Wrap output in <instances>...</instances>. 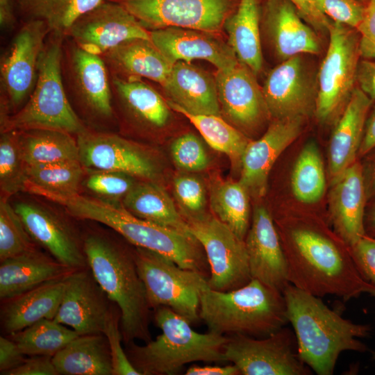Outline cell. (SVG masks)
<instances>
[{"label":"cell","instance_id":"6da1fadb","mask_svg":"<svg viewBox=\"0 0 375 375\" xmlns=\"http://www.w3.org/2000/svg\"><path fill=\"white\" fill-rule=\"evenodd\" d=\"M280 236L290 284L315 296L335 295L344 301L368 293L365 281L351 256L349 246L317 226L292 224Z\"/></svg>","mask_w":375,"mask_h":375},{"label":"cell","instance_id":"7a4b0ae2","mask_svg":"<svg viewBox=\"0 0 375 375\" xmlns=\"http://www.w3.org/2000/svg\"><path fill=\"white\" fill-rule=\"evenodd\" d=\"M288 322L293 327L301 360L318 375H331L342 352L368 350L359 339L372 331L368 324L344 319L319 297L292 284L283 291Z\"/></svg>","mask_w":375,"mask_h":375},{"label":"cell","instance_id":"3957f363","mask_svg":"<svg viewBox=\"0 0 375 375\" xmlns=\"http://www.w3.org/2000/svg\"><path fill=\"white\" fill-rule=\"evenodd\" d=\"M49 200L63 206L76 219L90 220L110 228L128 243L160 253L180 267L207 278L210 267L205 251L192 234L143 220L128 211L122 201H111L79 193Z\"/></svg>","mask_w":375,"mask_h":375},{"label":"cell","instance_id":"277c9868","mask_svg":"<svg viewBox=\"0 0 375 375\" xmlns=\"http://www.w3.org/2000/svg\"><path fill=\"white\" fill-rule=\"evenodd\" d=\"M83 248L96 281L121 311L123 342L126 345L135 340L150 341L152 309L133 249H129L108 235L96 231L83 236Z\"/></svg>","mask_w":375,"mask_h":375},{"label":"cell","instance_id":"5b68a950","mask_svg":"<svg viewBox=\"0 0 375 375\" xmlns=\"http://www.w3.org/2000/svg\"><path fill=\"white\" fill-rule=\"evenodd\" d=\"M199 317L210 332L258 338L270 335L288 322L283 293L255 278L227 292L204 288Z\"/></svg>","mask_w":375,"mask_h":375},{"label":"cell","instance_id":"8992f818","mask_svg":"<svg viewBox=\"0 0 375 375\" xmlns=\"http://www.w3.org/2000/svg\"><path fill=\"white\" fill-rule=\"evenodd\" d=\"M153 311L161 334L144 345L135 342L126 345L129 360L141 375H174L185 365L197 361L227 362V335L198 333L187 319L167 307Z\"/></svg>","mask_w":375,"mask_h":375},{"label":"cell","instance_id":"52a82bcc","mask_svg":"<svg viewBox=\"0 0 375 375\" xmlns=\"http://www.w3.org/2000/svg\"><path fill=\"white\" fill-rule=\"evenodd\" d=\"M64 38L62 35L49 33L40 58L33 90L20 110L0 119L1 132L47 128L78 135L88 128L73 109L63 86Z\"/></svg>","mask_w":375,"mask_h":375},{"label":"cell","instance_id":"ba28073f","mask_svg":"<svg viewBox=\"0 0 375 375\" xmlns=\"http://www.w3.org/2000/svg\"><path fill=\"white\" fill-rule=\"evenodd\" d=\"M61 76L69 103L84 123L107 124L113 119L110 73L101 56L65 37Z\"/></svg>","mask_w":375,"mask_h":375},{"label":"cell","instance_id":"9c48e42d","mask_svg":"<svg viewBox=\"0 0 375 375\" xmlns=\"http://www.w3.org/2000/svg\"><path fill=\"white\" fill-rule=\"evenodd\" d=\"M133 251L151 308H169L191 324L199 321L200 294L208 278L156 252L138 247Z\"/></svg>","mask_w":375,"mask_h":375},{"label":"cell","instance_id":"30bf717a","mask_svg":"<svg viewBox=\"0 0 375 375\" xmlns=\"http://www.w3.org/2000/svg\"><path fill=\"white\" fill-rule=\"evenodd\" d=\"M329 41L319 67L315 114L322 123L336 122L356 88L360 55L356 29L331 22Z\"/></svg>","mask_w":375,"mask_h":375},{"label":"cell","instance_id":"8fae6325","mask_svg":"<svg viewBox=\"0 0 375 375\" xmlns=\"http://www.w3.org/2000/svg\"><path fill=\"white\" fill-rule=\"evenodd\" d=\"M51 31L39 19L18 30L0 62V119L20 110L35 87L39 61Z\"/></svg>","mask_w":375,"mask_h":375},{"label":"cell","instance_id":"7c38bea8","mask_svg":"<svg viewBox=\"0 0 375 375\" xmlns=\"http://www.w3.org/2000/svg\"><path fill=\"white\" fill-rule=\"evenodd\" d=\"M186 221L205 251L210 267V288L231 291L252 279L244 240L214 215L206 213Z\"/></svg>","mask_w":375,"mask_h":375},{"label":"cell","instance_id":"4fadbf2b","mask_svg":"<svg viewBox=\"0 0 375 375\" xmlns=\"http://www.w3.org/2000/svg\"><path fill=\"white\" fill-rule=\"evenodd\" d=\"M117 3L149 31L176 26L217 33L239 0H105Z\"/></svg>","mask_w":375,"mask_h":375},{"label":"cell","instance_id":"5bb4252c","mask_svg":"<svg viewBox=\"0 0 375 375\" xmlns=\"http://www.w3.org/2000/svg\"><path fill=\"white\" fill-rule=\"evenodd\" d=\"M225 355L242 375H309L300 358L294 333L282 327L265 338L227 335Z\"/></svg>","mask_w":375,"mask_h":375},{"label":"cell","instance_id":"9a60e30c","mask_svg":"<svg viewBox=\"0 0 375 375\" xmlns=\"http://www.w3.org/2000/svg\"><path fill=\"white\" fill-rule=\"evenodd\" d=\"M317 76L305 54L291 57L273 68L262 87L271 118H306L315 113Z\"/></svg>","mask_w":375,"mask_h":375},{"label":"cell","instance_id":"2e32d148","mask_svg":"<svg viewBox=\"0 0 375 375\" xmlns=\"http://www.w3.org/2000/svg\"><path fill=\"white\" fill-rule=\"evenodd\" d=\"M76 140L85 169L116 171L144 181H156L160 176L158 160L149 150L117 134L88 128Z\"/></svg>","mask_w":375,"mask_h":375},{"label":"cell","instance_id":"e0dca14e","mask_svg":"<svg viewBox=\"0 0 375 375\" xmlns=\"http://www.w3.org/2000/svg\"><path fill=\"white\" fill-rule=\"evenodd\" d=\"M221 114L243 133H253L271 118L255 74L238 62L215 74Z\"/></svg>","mask_w":375,"mask_h":375},{"label":"cell","instance_id":"ac0fdd59","mask_svg":"<svg viewBox=\"0 0 375 375\" xmlns=\"http://www.w3.org/2000/svg\"><path fill=\"white\" fill-rule=\"evenodd\" d=\"M65 37L99 56L129 40H151L150 31L123 7L107 1L80 17Z\"/></svg>","mask_w":375,"mask_h":375},{"label":"cell","instance_id":"d6986e66","mask_svg":"<svg viewBox=\"0 0 375 375\" xmlns=\"http://www.w3.org/2000/svg\"><path fill=\"white\" fill-rule=\"evenodd\" d=\"M14 208L35 242L55 259L74 269L88 267L83 237L68 219L33 203L19 202Z\"/></svg>","mask_w":375,"mask_h":375},{"label":"cell","instance_id":"ffe728a7","mask_svg":"<svg viewBox=\"0 0 375 375\" xmlns=\"http://www.w3.org/2000/svg\"><path fill=\"white\" fill-rule=\"evenodd\" d=\"M65 282L62 299L53 319L72 327L78 335L103 334L114 303L90 267L74 270Z\"/></svg>","mask_w":375,"mask_h":375},{"label":"cell","instance_id":"44dd1931","mask_svg":"<svg viewBox=\"0 0 375 375\" xmlns=\"http://www.w3.org/2000/svg\"><path fill=\"white\" fill-rule=\"evenodd\" d=\"M304 120L301 117L274 119L259 139L249 142L241 158L239 182L249 195L258 199L265 194L270 170L299 136Z\"/></svg>","mask_w":375,"mask_h":375},{"label":"cell","instance_id":"7402d4cb","mask_svg":"<svg viewBox=\"0 0 375 375\" xmlns=\"http://www.w3.org/2000/svg\"><path fill=\"white\" fill-rule=\"evenodd\" d=\"M252 278L283 293L290 284L286 258L273 217L264 206H256L244 239Z\"/></svg>","mask_w":375,"mask_h":375},{"label":"cell","instance_id":"603a6c76","mask_svg":"<svg viewBox=\"0 0 375 375\" xmlns=\"http://www.w3.org/2000/svg\"><path fill=\"white\" fill-rule=\"evenodd\" d=\"M262 30L281 61L301 55H317L322 49L317 32L307 24L289 0H265Z\"/></svg>","mask_w":375,"mask_h":375},{"label":"cell","instance_id":"cb8c5ba5","mask_svg":"<svg viewBox=\"0 0 375 375\" xmlns=\"http://www.w3.org/2000/svg\"><path fill=\"white\" fill-rule=\"evenodd\" d=\"M151 40L173 64L204 60L217 69L233 67L238 59L228 42L216 33L201 30L171 26L150 31Z\"/></svg>","mask_w":375,"mask_h":375},{"label":"cell","instance_id":"d4e9b609","mask_svg":"<svg viewBox=\"0 0 375 375\" xmlns=\"http://www.w3.org/2000/svg\"><path fill=\"white\" fill-rule=\"evenodd\" d=\"M329 217L335 234L349 247L365 235L368 203L362 166L356 160L331 181Z\"/></svg>","mask_w":375,"mask_h":375},{"label":"cell","instance_id":"484cf974","mask_svg":"<svg viewBox=\"0 0 375 375\" xmlns=\"http://www.w3.org/2000/svg\"><path fill=\"white\" fill-rule=\"evenodd\" d=\"M373 101L357 86L335 122L328 151L331 181L358 159L365 124Z\"/></svg>","mask_w":375,"mask_h":375},{"label":"cell","instance_id":"4316f807","mask_svg":"<svg viewBox=\"0 0 375 375\" xmlns=\"http://www.w3.org/2000/svg\"><path fill=\"white\" fill-rule=\"evenodd\" d=\"M162 88L169 100L185 112L222 116L215 75L191 62L174 63Z\"/></svg>","mask_w":375,"mask_h":375},{"label":"cell","instance_id":"83f0119b","mask_svg":"<svg viewBox=\"0 0 375 375\" xmlns=\"http://www.w3.org/2000/svg\"><path fill=\"white\" fill-rule=\"evenodd\" d=\"M112 104L124 118L140 128L158 130L171 119L169 106L158 91L142 79H124L110 75Z\"/></svg>","mask_w":375,"mask_h":375},{"label":"cell","instance_id":"f1b7e54d","mask_svg":"<svg viewBox=\"0 0 375 375\" xmlns=\"http://www.w3.org/2000/svg\"><path fill=\"white\" fill-rule=\"evenodd\" d=\"M101 57L111 76L124 79L146 78L162 87L174 65L151 40L142 38L126 41Z\"/></svg>","mask_w":375,"mask_h":375},{"label":"cell","instance_id":"f546056e","mask_svg":"<svg viewBox=\"0 0 375 375\" xmlns=\"http://www.w3.org/2000/svg\"><path fill=\"white\" fill-rule=\"evenodd\" d=\"M74 270L38 249L8 258L0 265V299L3 301L63 278Z\"/></svg>","mask_w":375,"mask_h":375},{"label":"cell","instance_id":"4dcf8cb0","mask_svg":"<svg viewBox=\"0 0 375 375\" xmlns=\"http://www.w3.org/2000/svg\"><path fill=\"white\" fill-rule=\"evenodd\" d=\"M65 278L47 282L1 301V325L4 334L19 332L42 319H53L62 299Z\"/></svg>","mask_w":375,"mask_h":375},{"label":"cell","instance_id":"1f68e13d","mask_svg":"<svg viewBox=\"0 0 375 375\" xmlns=\"http://www.w3.org/2000/svg\"><path fill=\"white\" fill-rule=\"evenodd\" d=\"M58 374L112 375L109 343L103 333L79 335L52 357Z\"/></svg>","mask_w":375,"mask_h":375},{"label":"cell","instance_id":"d6a6232c","mask_svg":"<svg viewBox=\"0 0 375 375\" xmlns=\"http://www.w3.org/2000/svg\"><path fill=\"white\" fill-rule=\"evenodd\" d=\"M260 19L259 0H239L235 10L224 25L228 34V43L238 60L256 76L262 71L263 65Z\"/></svg>","mask_w":375,"mask_h":375},{"label":"cell","instance_id":"836d02e7","mask_svg":"<svg viewBox=\"0 0 375 375\" xmlns=\"http://www.w3.org/2000/svg\"><path fill=\"white\" fill-rule=\"evenodd\" d=\"M122 203L128 211L143 220L192 234L168 192L156 181L138 182Z\"/></svg>","mask_w":375,"mask_h":375},{"label":"cell","instance_id":"e575fe53","mask_svg":"<svg viewBox=\"0 0 375 375\" xmlns=\"http://www.w3.org/2000/svg\"><path fill=\"white\" fill-rule=\"evenodd\" d=\"M17 131L21 156L26 165L79 160L77 140L72 134L47 128Z\"/></svg>","mask_w":375,"mask_h":375},{"label":"cell","instance_id":"d590c367","mask_svg":"<svg viewBox=\"0 0 375 375\" xmlns=\"http://www.w3.org/2000/svg\"><path fill=\"white\" fill-rule=\"evenodd\" d=\"M85 175L79 160L24 166V192L44 197H66L78 194Z\"/></svg>","mask_w":375,"mask_h":375},{"label":"cell","instance_id":"8d00e7d4","mask_svg":"<svg viewBox=\"0 0 375 375\" xmlns=\"http://www.w3.org/2000/svg\"><path fill=\"white\" fill-rule=\"evenodd\" d=\"M210 203L213 215L244 240L251 219L244 187L239 181H215L210 188Z\"/></svg>","mask_w":375,"mask_h":375},{"label":"cell","instance_id":"74e56055","mask_svg":"<svg viewBox=\"0 0 375 375\" xmlns=\"http://www.w3.org/2000/svg\"><path fill=\"white\" fill-rule=\"evenodd\" d=\"M167 102L172 110L188 119L213 149L227 155L233 163L240 166L242 156L251 141L244 133L222 116L192 114L178 108L169 99Z\"/></svg>","mask_w":375,"mask_h":375},{"label":"cell","instance_id":"f35d334b","mask_svg":"<svg viewBox=\"0 0 375 375\" xmlns=\"http://www.w3.org/2000/svg\"><path fill=\"white\" fill-rule=\"evenodd\" d=\"M105 0H16L29 19L44 22L51 32L65 37L73 24Z\"/></svg>","mask_w":375,"mask_h":375},{"label":"cell","instance_id":"ab89813d","mask_svg":"<svg viewBox=\"0 0 375 375\" xmlns=\"http://www.w3.org/2000/svg\"><path fill=\"white\" fill-rule=\"evenodd\" d=\"M291 188L295 198L303 203H316L324 196L325 170L314 141L307 142L297 158L291 175Z\"/></svg>","mask_w":375,"mask_h":375},{"label":"cell","instance_id":"60d3db41","mask_svg":"<svg viewBox=\"0 0 375 375\" xmlns=\"http://www.w3.org/2000/svg\"><path fill=\"white\" fill-rule=\"evenodd\" d=\"M79 335L74 330L56 322L42 319L26 328L6 335L13 340L27 356H53Z\"/></svg>","mask_w":375,"mask_h":375},{"label":"cell","instance_id":"b9f144b4","mask_svg":"<svg viewBox=\"0 0 375 375\" xmlns=\"http://www.w3.org/2000/svg\"><path fill=\"white\" fill-rule=\"evenodd\" d=\"M8 197L0 199V262L37 249Z\"/></svg>","mask_w":375,"mask_h":375},{"label":"cell","instance_id":"7bdbcfd3","mask_svg":"<svg viewBox=\"0 0 375 375\" xmlns=\"http://www.w3.org/2000/svg\"><path fill=\"white\" fill-rule=\"evenodd\" d=\"M24 163L17 131L1 132L0 188L1 195L10 197L24 189Z\"/></svg>","mask_w":375,"mask_h":375},{"label":"cell","instance_id":"ee69618b","mask_svg":"<svg viewBox=\"0 0 375 375\" xmlns=\"http://www.w3.org/2000/svg\"><path fill=\"white\" fill-rule=\"evenodd\" d=\"M85 171L82 185L95 197L106 201H122L138 183L135 177L123 172L91 169Z\"/></svg>","mask_w":375,"mask_h":375},{"label":"cell","instance_id":"f6af8a7d","mask_svg":"<svg viewBox=\"0 0 375 375\" xmlns=\"http://www.w3.org/2000/svg\"><path fill=\"white\" fill-rule=\"evenodd\" d=\"M173 190L185 220L206 213V190L200 178L190 172L178 174L173 180Z\"/></svg>","mask_w":375,"mask_h":375},{"label":"cell","instance_id":"bcb514c9","mask_svg":"<svg viewBox=\"0 0 375 375\" xmlns=\"http://www.w3.org/2000/svg\"><path fill=\"white\" fill-rule=\"evenodd\" d=\"M170 151L175 165L185 172H201L209 165L207 151L201 140L193 133H185L175 139Z\"/></svg>","mask_w":375,"mask_h":375},{"label":"cell","instance_id":"7dc6e473","mask_svg":"<svg viewBox=\"0 0 375 375\" xmlns=\"http://www.w3.org/2000/svg\"><path fill=\"white\" fill-rule=\"evenodd\" d=\"M121 311L113 303L103 334L106 336L112 358V375H141L129 360L122 342Z\"/></svg>","mask_w":375,"mask_h":375},{"label":"cell","instance_id":"c3c4849f","mask_svg":"<svg viewBox=\"0 0 375 375\" xmlns=\"http://www.w3.org/2000/svg\"><path fill=\"white\" fill-rule=\"evenodd\" d=\"M318 10L332 22L356 29L365 5L357 0H313Z\"/></svg>","mask_w":375,"mask_h":375},{"label":"cell","instance_id":"681fc988","mask_svg":"<svg viewBox=\"0 0 375 375\" xmlns=\"http://www.w3.org/2000/svg\"><path fill=\"white\" fill-rule=\"evenodd\" d=\"M349 247L354 264L362 278L375 286V238L365 234Z\"/></svg>","mask_w":375,"mask_h":375},{"label":"cell","instance_id":"f907efd6","mask_svg":"<svg viewBox=\"0 0 375 375\" xmlns=\"http://www.w3.org/2000/svg\"><path fill=\"white\" fill-rule=\"evenodd\" d=\"M361 58L375 60V0H369L362 21L356 28Z\"/></svg>","mask_w":375,"mask_h":375},{"label":"cell","instance_id":"816d5d0a","mask_svg":"<svg viewBox=\"0 0 375 375\" xmlns=\"http://www.w3.org/2000/svg\"><path fill=\"white\" fill-rule=\"evenodd\" d=\"M6 375H58L52 361V356H28L17 367Z\"/></svg>","mask_w":375,"mask_h":375},{"label":"cell","instance_id":"f5cc1de1","mask_svg":"<svg viewBox=\"0 0 375 375\" xmlns=\"http://www.w3.org/2000/svg\"><path fill=\"white\" fill-rule=\"evenodd\" d=\"M297 9L303 19L317 32L328 31L332 21L321 12L313 0H289Z\"/></svg>","mask_w":375,"mask_h":375},{"label":"cell","instance_id":"db71d44e","mask_svg":"<svg viewBox=\"0 0 375 375\" xmlns=\"http://www.w3.org/2000/svg\"><path fill=\"white\" fill-rule=\"evenodd\" d=\"M26 356L17 344L8 336L0 337V374H6L19 366Z\"/></svg>","mask_w":375,"mask_h":375},{"label":"cell","instance_id":"11a10c76","mask_svg":"<svg viewBox=\"0 0 375 375\" xmlns=\"http://www.w3.org/2000/svg\"><path fill=\"white\" fill-rule=\"evenodd\" d=\"M356 86L375 102V60L360 58L357 68Z\"/></svg>","mask_w":375,"mask_h":375},{"label":"cell","instance_id":"9f6ffc18","mask_svg":"<svg viewBox=\"0 0 375 375\" xmlns=\"http://www.w3.org/2000/svg\"><path fill=\"white\" fill-rule=\"evenodd\" d=\"M361 158L368 201L375 197V147Z\"/></svg>","mask_w":375,"mask_h":375},{"label":"cell","instance_id":"6f0895ef","mask_svg":"<svg viewBox=\"0 0 375 375\" xmlns=\"http://www.w3.org/2000/svg\"><path fill=\"white\" fill-rule=\"evenodd\" d=\"M375 147V105L370 109L365 128L362 140L358 152V159L365 156Z\"/></svg>","mask_w":375,"mask_h":375},{"label":"cell","instance_id":"680465c9","mask_svg":"<svg viewBox=\"0 0 375 375\" xmlns=\"http://www.w3.org/2000/svg\"><path fill=\"white\" fill-rule=\"evenodd\" d=\"M186 375H240L238 369L233 365L225 366H199L192 365L189 367Z\"/></svg>","mask_w":375,"mask_h":375},{"label":"cell","instance_id":"91938a15","mask_svg":"<svg viewBox=\"0 0 375 375\" xmlns=\"http://www.w3.org/2000/svg\"><path fill=\"white\" fill-rule=\"evenodd\" d=\"M15 22L12 1L0 0V26L1 29L10 31L15 26Z\"/></svg>","mask_w":375,"mask_h":375},{"label":"cell","instance_id":"94428289","mask_svg":"<svg viewBox=\"0 0 375 375\" xmlns=\"http://www.w3.org/2000/svg\"><path fill=\"white\" fill-rule=\"evenodd\" d=\"M365 234L375 238V197L369 201L365 215Z\"/></svg>","mask_w":375,"mask_h":375},{"label":"cell","instance_id":"6125c7cd","mask_svg":"<svg viewBox=\"0 0 375 375\" xmlns=\"http://www.w3.org/2000/svg\"><path fill=\"white\" fill-rule=\"evenodd\" d=\"M368 293L375 298V286L372 285L369 290ZM372 358L375 360V351H372Z\"/></svg>","mask_w":375,"mask_h":375},{"label":"cell","instance_id":"be15d7a7","mask_svg":"<svg viewBox=\"0 0 375 375\" xmlns=\"http://www.w3.org/2000/svg\"><path fill=\"white\" fill-rule=\"evenodd\" d=\"M357 1L362 2V1H368L369 0H357Z\"/></svg>","mask_w":375,"mask_h":375}]
</instances>
